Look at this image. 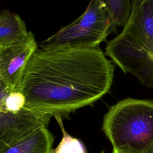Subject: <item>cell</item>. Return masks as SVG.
Returning a JSON list of instances; mask_svg holds the SVG:
<instances>
[{
    "label": "cell",
    "instance_id": "obj_11",
    "mask_svg": "<svg viewBox=\"0 0 153 153\" xmlns=\"http://www.w3.org/2000/svg\"><path fill=\"white\" fill-rule=\"evenodd\" d=\"M26 98L20 91H12L4 100H0V111L17 112L25 106Z\"/></svg>",
    "mask_w": 153,
    "mask_h": 153
},
{
    "label": "cell",
    "instance_id": "obj_7",
    "mask_svg": "<svg viewBox=\"0 0 153 153\" xmlns=\"http://www.w3.org/2000/svg\"><path fill=\"white\" fill-rule=\"evenodd\" d=\"M53 142L51 133L47 127H42L0 149V153H51Z\"/></svg>",
    "mask_w": 153,
    "mask_h": 153
},
{
    "label": "cell",
    "instance_id": "obj_13",
    "mask_svg": "<svg viewBox=\"0 0 153 153\" xmlns=\"http://www.w3.org/2000/svg\"><path fill=\"white\" fill-rule=\"evenodd\" d=\"M148 153H153V146H152V147L151 148V149H150V151Z\"/></svg>",
    "mask_w": 153,
    "mask_h": 153
},
{
    "label": "cell",
    "instance_id": "obj_2",
    "mask_svg": "<svg viewBox=\"0 0 153 153\" xmlns=\"http://www.w3.org/2000/svg\"><path fill=\"white\" fill-rule=\"evenodd\" d=\"M121 32L108 41L106 56L125 73L153 88V0H131Z\"/></svg>",
    "mask_w": 153,
    "mask_h": 153
},
{
    "label": "cell",
    "instance_id": "obj_9",
    "mask_svg": "<svg viewBox=\"0 0 153 153\" xmlns=\"http://www.w3.org/2000/svg\"><path fill=\"white\" fill-rule=\"evenodd\" d=\"M108 11L114 29L124 27L131 13V0H99Z\"/></svg>",
    "mask_w": 153,
    "mask_h": 153
},
{
    "label": "cell",
    "instance_id": "obj_10",
    "mask_svg": "<svg viewBox=\"0 0 153 153\" xmlns=\"http://www.w3.org/2000/svg\"><path fill=\"white\" fill-rule=\"evenodd\" d=\"M56 120L59 124L63 137L57 146L52 149L51 153H86L85 149L83 144L78 139L70 136L65 130L60 114L54 115ZM102 153H104L102 152Z\"/></svg>",
    "mask_w": 153,
    "mask_h": 153
},
{
    "label": "cell",
    "instance_id": "obj_3",
    "mask_svg": "<svg viewBox=\"0 0 153 153\" xmlns=\"http://www.w3.org/2000/svg\"><path fill=\"white\" fill-rule=\"evenodd\" d=\"M103 130L113 149L148 153L153 146V100L127 98L105 115Z\"/></svg>",
    "mask_w": 153,
    "mask_h": 153
},
{
    "label": "cell",
    "instance_id": "obj_5",
    "mask_svg": "<svg viewBox=\"0 0 153 153\" xmlns=\"http://www.w3.org/2000/svg\"><path fill=\"white\" fill-rule=\"evenodd\" d=\"M55 115L24 106L17 112L0 111V149L35 130L47 127Z\"/></svg>",
    "mask_w": 153,
    "mask_h": 153
},
{
    "label": "cell",
    "instance_id": "obj_6",
    "mask_svg": "<svg viewBox=\"0 0 153 153\" xmlns=\"http://www.w3.org/2000/svg\"><path fill=\"white\" fill-rule=\"evenodd\" d=\"M38 48L30 31L22 42L0 48V81L11 91L20 90L26 66Z\"/></svg>",
    "mask_w": 153,
    "mask_h": 153
},
{
    "label": "cell",
    "instance_id": "obj_4",
    "mask_svg": "<svg viewBox=\"0 0 153 153\" xmlns=\"http://www.w3.org/2000/svg\"><path fill=\"white\" fill-rule=\"evenodd\" d=\"M115 31L105 7L99 0H90L78 19L38 45L45 50L96 48Z\"/></svg>",
    "mask_w": 153,
    "mask_h": 153
},
{
    "label": "cell",
    "instance_id": "obj_12",
    "mask_svg": "<svg viewBox=\"0 0 153 153\" xmlns=\"http://www.w3.org/2000/svg\"><path fill=\"white\" fill-rule=\"evenodd\" d=\"M112 153H131V152H124V151H121L117 149H113V151Z\"/></svg>",
    "mask_w": 153,
    "mask_h": 153
},
{
    "label": "cell",
    "instance_id": "obj_1",
    "mask_svg": "<svg viewBox=\"0 0 153 153\" xmlns=\"http://www.w3.org/2000/svg\"><path fill=\"white\" fill-rule=\"evenodd\" d=\"M114 72L99 47L38 48L26 66L20 91L26 107L62 115L91 105L107 93Z\"/></svg>",
    "mask_w": 153,
    "mask_h": 153
},
{
    "label": "cell",
    "instance_id": "obj_8",
    "mask_svg": "<svg viewBox=\"0 0 153 153\" xmlns=\"http://www.w3.org/2000/svg\"><path fill=\"white\" fill-rule=\"evenodd\" d=\"M25 22L19 15L3 10L0 13V48L24 41L27 36Z\"/></svg>",
    "mask_w": 153,
    "mask_h": 153
}]
</instances>
